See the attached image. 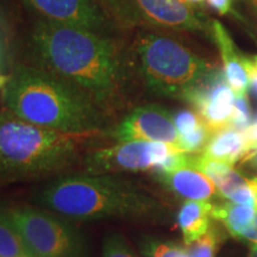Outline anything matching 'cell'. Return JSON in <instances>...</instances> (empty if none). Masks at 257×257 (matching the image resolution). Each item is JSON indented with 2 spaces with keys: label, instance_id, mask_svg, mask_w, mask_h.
Segmentation results:
<instances>
[{
  "label": "cell",
  "instance_id": "4316f807",
  "mask_svg": "<svg viewBox=\"0 0 257 257\" xmlns=\"http://www.w3.org/2000/svg\"><path fill=\"white\" fill-rule=\"evenodd\" d=\"M236 239L244 240V242H249L252 244H257V212H256L255 218H253L252 224L250 225L245 231H243V232L240 233Z\"/></svg>",
  "mask_w": 257,
  "mask_h": 257
},
{
  "label": "cell",
  "instance_id": "ffe728a7",
  "mask_svg": "<svg viewBox=\"0 0 257 257\" xmlns=\"http://www.w3.org/2000/svg\"><path fill=\"white\" fill-rule=\"evenodd\" d=\"M212 131L206 124H201L198 128L186 135H180L179 148L185 154H199L202 153L204 148L212 136Z\"/></svg>",
  "mask_w": 257,
  "mask_h": 257
},
{
  "label": "cell",
  "instance_id": "5bb4252c",
  "mask_svg": "<svg viewBox=\"0 0 257 257\" xmlns=\"http://www.w3.org/2000/svg\"><path fill=\"white\" fill-rule=\"evenodd\" d=\"M245 134L231 126L214 131L201 156L233 167L248 152Z\"/></svg>",
  "mask_w": 257,
  "mask_h": 257
},
{
  "label": "cell",
  "instance_id": "d6986e66",
  "mask_svg": "<svg viewBox=\"0 0 257 257\" xmlns=\"http://www.w3.org/2000/svg\"><path fill=\"white\" fill-rule=\"evenodd\" d=\"M220 227L211 224L210 229L204 236L187 245V253L191 257H214L224 240Z\"/></svg>",
  "mask_w": 257,
  "mask_h": 257
},
{
  "label": "cell",
  "instance_id": "ac0fdd59",
  "mask_svg": "<svg viewBox=\"0 0 257 257\" xmlns=\"http://www.w3.org/2000/svg\"><path fill=\"white\" fill-rule=\"evenodd\" d=\"M118 24L125 28L142 23L140 15L128 0H96Z\"/></svg>",
  "mask_w": 257,
  "mask_h": 257
},
{
  "label": "cell",
  "instance_id": "7402d4cb",
  "mask_svg": "<svg viewBox=\"0 0 257 257\" xmlns=\"http://www.w3.org/2000/svg\"><path fill=\"white\" fill-rule=\"evenodd\" d=\"M143 252L148 257H188L187 250L173 243L149 239L143 244Z\"/></svg>",
  "mask_w": 257,
  "mask_h": 257
},
{
  "label": "cell",
  "instance_id": "44dd1931",
  "mask_svg": "<svg viewBox=\"0 0 257 257\" xmlns=\"http://www.w3.org/2000/svg\"><path fill=\"white\" fill-rule=\"evenodd\" d=\"M252 123V113L250 102L246 94L236 95L234 98L233 113L231 117L229 126L236 128V130L245 133Z\"/></svg>",
  "mask_w": 257,
  "mask_h": 257
},
{
  "label": "cell",
  "instance_id": "484cf974",
  "mask_svg": "<svg viewBox=\"0 0 257 257\" xmlns=\"http://www.w3.org/2000/svg\"><path fill=\"white\" fill-rule=\"evenodd\" d=\"M207 5L221 16L232 11V0H206Z\"/></svg>",
  "mask_w": 257,
  "mask_h": 257
},
{
  "label": "cell",
  "instance_id": "d4e9b609",
  "mask_svg": "<svg viewBox=\"0 0 257 257\" xmlns=\"http://www.w3.org/2000/svg\"><path fill=\"white\" fill-rule=\"evenodd\" d=\"M238 169L243 175L249 174L252 178H257V148L245 153V155L239 160Z\"/></svg>",
  "mask_w": 257,
  "mask_h": 257
},
{
  "label": "cell",
  "instance_id": "8992f818",
  "mask_svg": "<svg viewBox=\"0 0 257 257\" xmlns=\"http://www.w3.org/2000/svg\"><path fill=\"white\" fill-rule=\"evenodd\" d=\"M6 213L31 257H87L82 234L70 221L29 206L10 208Z\"/></svg>",
  "mask_w": 257,
  "mask_h": 257
},
{
  "label": "cell",
  "instance_id": "d6a6232c",
  "mask_svg": "<svg viewBox=\"0 0 257 257\" xmlns=\"http://www.w3.org/2000/svg\"><path fill=\"white\" fill-rule=\"evenodd\" d=\"M250 185H251V187L253 188V191L257 192V178L250 179Z\"/></svg>",
  "mask_w": 257,
  "mask_h": 257
},
{
  "label": "cell",
  "instance_id": "30bf717a",
  "mask_svg": "<svg viewBox=\"0 0 257 257\" xmlns=\"http://www.w3.org/2000/svg\"><path fill=\"white\" fill-rule=\"evenodd\" d=\"M111 136L118 142L147 141L172 144L176 148H179L180 142V135L173 121V115L157 105L135 108L112 131Z\"/></svg>",
  "mask_w": 257,
  "mask_h": 257
},
{
  "label": "cell",
  "instance_id": "1f68e13d",
  "mask_svg": "<svg viewBox=\"0 0 257 257\" xmlns=\"http://www.w3.org/2000/svg\"><path fill=\"white\" fill-rule=\"evenodd\" d=\"M249 257H257V244H252L249 250Z\"/></svg>",
  "mask_w": 257,
  "mask_h": 257
},
{
  "label": "cell",
  "instance_id": "9a60e30c",
  "mask_svg": "<svg viewBox=\"0 0 257 257\" xmlns=\"http://www.w3.org/2000/svg\"><path fill=\"white\" fill-rule=\"evenodd\" d=\"M212 207L208 201L187 200L182 204L178 213V224L186 246L194 243L207 232L211 226Z\"/></svg>",
  "mask_w": 257,
  "mask_h": 257
},
{
  "label": "cell",
  "instance_id": "836d02e7",
  "mask_svg": "<svg viewBox=\"0 0 257 257\" xmlns=\"http://www.w3.org/2000/svg\"><path fill=\"white\" fill-rule=\"evenodd\" d=\"M256 193V208H257V192H255Z\"/></svg>",
  "mask_w": 257,
  "mask_h": 257
},
{
  "label": "cell",
  "instance_id": "3957f363",
  "mask_svg": "<svg viewBox=\"0 0 257 257\" xmlns=\"http://www.w3.org/2000/svg\"><path fill=\"white\" fill-rule=\"evenodd\" d=\"M37 202L54 213L80 221L142 220L160 211L156 199L140 186L107 174L61 176L42 188Z\"/></svg>",
  "mask_w": 257,
  "mask_h": 257
},
{
  "label": "cell",
  "instance_id": "7a4b0ae2",
  "mask_svg": "<svg viewBox=\"0 0 257 257\" xmlns=\"http://www.w3.org/2000/svg\"><path fill=\"white\" fill-rule=\"evenodd\" d=\"M3 110L19 119L67 133L100 131L102 110L79 88L36 67H18L2 89Z\"/></svg>",
  "mask_w": 257,
  "mask_h": 257
},
{
  "label": "cell",
  "instance_id": "ba28073f",
  "mask_svg": "<svg viewBox=\"0 0 257 257\" xmlns=\"http://www.w3.org/2000/svg\"><path fill=\"white\" fill-rule=\"evenodd\" d=\"M44 19L108 35L120 25L96 0H23Z\"/></svg>",
  "mask_w": 257,
  "mask_h": 257
},
{
  "label": "cell",
  "instance_id": "2e32d148",
  "mask_svg": "<svg viewBox=\"0 0 257 257\" xmlns=\"http://www.w3.org/2000/svg\"><path fill=\"white\" fill-rule=\"evenodd\" d=\"M256 212V207L251 205L224 201L221 204L213 205L212 218L223 224L227 232L237 238L252 224Z\"/></svg>",
  "mask_w": 257,
  "mask_h": 257
},
{
  "label": "cell",
  "instance_id": "e575fe53",
  "mask_svg": "<svg viewBox=\"0 0 257 257\" xmlns=\"http://www.w3.org/2000/svg\"><path fill=\"white\" fill-rule=\"evenodd\" d=\"M2 23H3V21H2V17H0V25H2Z\"/></svg>",
  "mask_w": 257,
  "mask_h": 257
},
{
  "label": "cell",
  "instance_id": "6da1fadb",
  "mask_svg": "<svg viewBox=\"0 0 257 257\" xmlns=\"http://www.w3.org/2000/svg\"><path fill=\"white\" fill-rule=\"evenodd\" d=\"M31 41L42 68L79 88L101 110L121 99L128 64L113 38L43 19L35 25Z\"/></svg>",
  "mask_w": 257,
  "mask_h": 257
},
{
  "label": "cell",
  "instance_id": "4dcf8cb0",
  "mask_svg": "<svg viewBox=\"0 0 257 257\" xmlns=\"http://www.w3.org/2000/svg\"><path fill=\"white\" fill-rule=\"evenodd\" d=\"M181 2L187 5H200L204 2H206V0H181Z\"/></svg>",
  "mask_w": 257,
  "mask_h": 257
},
{
  "label": "cell",
  "instance_id": "e0dca14e",
  "mask_svg": "<svg viewBox=\"0 0 257 257\" xmlns=\"http://www.w3.org/2000/svg\"><path fill=\"white\" fill-rule=\"evenodd\" d=\"M0 257H31L6 210H0Z\"/></svg>",
  "mask_w": 257,
  "mask_h": 257
},
{
  "label": "cell",
  "instance_id": "277c9868",
  "mask_svg": "<svg viewBox=\"0 0 257 257\" xmlns=\"http://www.w3.org/2000/svg\"><path fill=\"white\" fill-rule=\"evenodd\" d=\"M102 131L67 133L0 112V178H37L73 166Z\"/></svg>",
  "mask_w": 257,
  "mask_h": 257
},
{
  "label": "cell",
  "instance_id": "f1b7e54d",
  "mask_svg": "<svg viewBox=\"0 0 257 257\" xmlns=\"http://www.w3.org/2000/svg\"><path fill=\"white\" fill-rule=\"evenodd\" d=\"M248 72H249V88L248 91L251 93L253 98L257 99V67L252 63L251 59L249 61L248 66Z\"/></svg>",
  "mask_w": 257,
  "mask_h": 257
},
{
  "label": "cell",
  "instance_id": "d590c367",
  "mask_svg": "<svg viewBox=\"0 0 257 257\" xmlns=\"http://www.w3.org/2000/svg\"><path fill=\"white\" fill-rule=\"evenodd\" d=\"M252 2H253V3H255V4L257 5V0H252Z\"/></svg>",
  "mask_w": 257,
  "mask_h": 257
},
{
  "label": "cell",
  "instance_id": "7c38bea8",
  "mask_svg": "<svg viewBox=\"0 0 257 257\" xmlns=\"http://www.w3.org/2000/svg\"><path fill=\"white\" fill-rule=\"evenodd\" d=\"M212 40L219 50L223 61V72L227 83L236 95L245 94L249 88L248 66L250 59L240 53L224 25L212 21L210 25Z\"/></svg>",
  "mask_w": 257,
  "mask_h": 257
},
{
  "label": "cell",
  "instance_id": "cb8c5ba5",
  "mask_svg": "<svg viewBox=\"0 0 257 257\" xmlns=\"http://www.w3.org/2000/svg\"><path fill=\"white\" fill-rule=\"evenodd\" d=\"M102 257H135L130 246L121 234L114 233L107 237L104 243Z\"/></svg>",
  "mask_w": 257,
  "mask_h": 257
},
{
  "label": "cell",
  "instance_id": "83f0119b",
  "mask_svg": "<svg viewBox=\"0 0 257 257\" xmlns=\"http://www.w3.org/2000/svg\"><path fill=\"white\" fill-rule=\"evenodd\" d=\"M244 134H245L249 150L257 148V113L252 118V123L250 125V127Z\"/></svg>",
  "mask_w": 257,
  "mask_h": 257
},
{
  "label": "cell",
  "instance_id": "603a6c76",
  "mask_svg": "<svg viewBox=\"0 0 257 257\" xmlns=\"http://www.w3.org/2000/svg\"><path fill=\"white\" fill-rule=\"evenodd\" d=\"M173 121L179 135H186L194 131L204 124L201 117L197 112L191 110H180L173 115Z\"/></svg>",
  "mask_w": 257,
  "mask_h": 257
},
{
  "label": "cell",
  "instance_id": "8fae6325",
  "mask_svg": "<svg viewBox=\"0 0 257 257\" xmlns=\"http://www.w3.org/2000/svg\"><path fill=\"white\" fill-rule=\"evenodd\" d=\"M142 22L176 31H202L206 24L181 0H128Z\"/></svg>",
  "mask_w": 257,
  "mask_h": 257
},
{
  "label": "cell",
  "instance_id": "5b68a950",
  "mask_svg": "<svg viewBox=\"0 0 257 257\" xmlns=\"http://www.w3.org/2000/svg\"><path fill=\"white\" fill-rule=\"evenodd\" d=\"M136 51L147 87L169 98L182 99L217 67L173 38L161 35H141Z\"/></svg>",
  "mask_w": 257,
  "mask_h": 257
},
{
  "label": "cell",
  "instance_id": "4fadbf2b",
  "mask_svg": "<svg viewBox=\"0 0 257 257\" xmlns=\"http://www.w3.org/2000/svg\"><path fill=\"white\" fill-rule=\"evenodd\" d=\"M159 180L167 188L186 200L208 201L216 195V185L213 181L192 166L160 174Z\"/></svg>",
  "mask_w": 257,
  "mask_h": 257
},
{
  "label": "cell",
  "instance_id": "9c48e42d",
  "mask_svg": "<svg viewBox=\"0 0 257 257\" xmlns=\"http://www.w3.org/2000/svg\"><path fill=\"white\" fill-rule=\"evenodd\" d=\"M182 100L191 104L212 133L229 126L233 113L234 93L216 67L195 87L186 93Z\"/></svg>",
  "mask_w": 257,
  "mask_h": 257
},
{
  "label": "cell",
  "instance_id": "f546056e",
  "mask_svg": "<svg viewBox=\"0 0 257 257\" xmlns=\"http://www.w3.org/2000/svg\"><path fill=\"white\" fill-rule=\"evenodd\" d=\"M9 80H10V75H5V74L0 72V89H3L6 85H8Z\"/></svg>",
  "mask_w": 257,
  "mask_h": 257
},
{
  "label": "cell",
  "instance_id": "52a82bcc",
  "mask_svg": "<svg viewBox=\"0 0 257 257\" xmlns=\"http://www.w3.org/2000/svg\"><path fill=\"white\" fill-rule=\"evenodd\" d=\"M184 153L172 144L147 141L118 142L88 154L86 169L93 175H110L117 173L152 172L162 165L170 155Z\"/></svg>",
  "mask_w": 257,
  "mask_h": 257
}]
</instances>
